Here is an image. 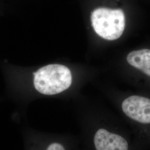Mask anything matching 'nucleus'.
I'll list each match as a JSON object with an SVG mask.
<instances>
[{"label":"nucleus","instance_id":"423d86ee","mask_svg":"<svg viewBox=\"0 0 150 150\" xmlns=\"http://www.w3.org/2000/svg\"><path fill=\"white\" fill-rule=\"evenodd\" d=\"M127 61L130 65L150 77V50L132 51L127 55Z\"/></svg>","mask_w":150,"mask_h":150},{"label":"nucleus","instance_id":"39448f33","mask_svg":"<svg viewBox=\"0 0 150 150\" xmlns=\"http://www.w3.org/2000/svg\"><path fill=\"white\" fill-rule=\"evenodd\" d=\"M38 150H82L79 136L47 135L40 139Z\"/></svg>","mask_w":150,"mask_h":150},{"label":"nucleus","instance_id":"20e7f679","mask_svg":"<svg viewBox=\"0 0 150 150\" xmlns=\"http://www.w3.org/2000/svg\"><path fill=\"white\" fill-rule=\"evenodd\" d=\"M91 20L95 32L107 40L118 39L125 27V16L121 9L98 8L92 12Z\"/></svg>","mask_w":150,"mask_h":150},{"label":"nucleus","instance_id":"f03ea898","mask_svg":"<svg viewBox=\"0 0 150 150\" xmlns=\"http://www.w3.org/2000/svg\"><path fill=\"white\" fill-rule=\"evenodd\" d=\"M121 117L130 129L136 150H150V98L132 95L119 104Z\"/></svg>","mask_w":150,"mask_h":150},{"label":"nucleus","instance_id":"f257e3e1","mask_svg":"<svg viewBox=\"0 0 150 150\" xmlns=\"http://www.w3.org/2000/svg\"><path fill=\"white\" fill-rule=\"evenodd\" d=\"M82 150H136L132 132L121 117L94 108L79 113Z\"/></svg>","mask_w":150,"mask_h":150},{"label":"nucleus","instance_id":"7ed1b4c3","mask_svg":"<svg viewBox=\"0 0 150 150\" xmlns=\"http://www.w3.org/2000/svg\"><path fill=\"white\" fill-rule=\"evenodd\" d=\"M35 89L44 95L53 96L67 90L72 83L69 68L62 64H48L34 73Z\"/></svg>","mask_w":150,"mask_h":150}]
</instances>
